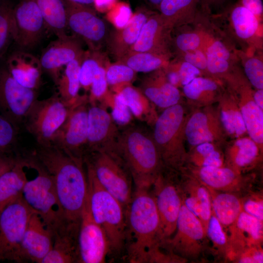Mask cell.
I'll use <instances>...</instances> for the list:
<instances>
[{"instance_id":"cb8c5ba5","label":"cell","mask_w":263,"mask_h":263,"mask_svg":"<svg viewBox=\"0 0 263 263\" xmlns=\"http://www.w3.org/2000/svg\"><path fill=\"white\" fill-rule=\"evenodd\" d=\"M179 185L184 204L201 221L206 230L212 213L211 200L207 188L185 172H180Z\"/></svg>"},{"instance_id":"52a82bcc","label":"cell","mask_w":263,"mask_h":263,"mask_svg":"<svg viewBox=\"0 0 263 263\" xmlns=\"http://www.w3.org/2000/svg\"><path fill=\"white\" fill-rule=\"evenodd\" d=\"M25 157L28 167L34 169L37 175L34 179L27 180L23 188L22 196L53 233L63 225L53 178L31 153H25Z\"/></svg>"},{"instance_id":"f35d334b","label":"cell","mask_w":263,"mask_h":263,"mask_svg":"<svg viewBox=\"0 0 263 263\" xmlns=\"http://www.w3.org/2000/svg\"><path fill=\"white\" fill-rule=\"evenodd\" d=\"M187 164L198 167L225 166V155L217 144L212 143H204L192 147L188 152Z\"/></svg>"},{"instance_id":"d590c367","label":"cell","mask_w":263,"mask_h":263,"mask_svg":"<svg viewBox=\"0 0 263 263\" xmlns=\"http://www.w3.org/2000/svg\"><path fill=\"white\" fill-rule=\"evenodd\" d=\"M124 101L129 108L132 115L140 120L153 125L158 115L153 105L140 90L127 85L119 91Z\"/></svg>"},{"instance_id":"7bdbcfd3","label":"cell","mask_w":263,"mask_h":263,"mask_svg":"<svg viewBox=\"0 0 263 263\" xmlns=\"http://www.w3.org/2000/svg\"><path fill=\"white\" fill-rule=\"evenodd\" d=\"M136 73L126 64L117 61L108 64L106 68L107 81L114 93L131 84L136 78Z\"/></svg>"},{"instance_id":"277c9868","label":"cell","mask_w":263,"mask_h":263,"mask_svg":"<svg viewBox=\"0 0 263 263\" xmlns=\"http://www.w3.org/2000/svg\"><path fill=\"white\" fill-rule=\"evenodd\" d=\"M87 181V204L94 221L108 240L109 256L116 258L125 252L126 210L122 204L99 184L93 171L85 166Z\"/></svg>"},{"instance_id":"30bf717a","label":"cell","mask_w":263,"mask_h":263,"mask_svg":"<svg viewBox=\"0 0 263 263\" xmlns=\"http://www.w3.org/2000/svg\"><path fill=\"white\" fill-rule=\"evenodd\" d=\"M176 173L164 168L151 186L165 244L175 233L183 203L179 180L175 176Z\"/></svg>"},{"instance_id":"1f68e13d","label":"cell","mask_w":263,"mask_h":263,"mask_svg":"<svg viewBox=\"0 0 263 263\" xmlns=\"http://www.w3.org/2000/svg\"><path fill=\"white\" fill-rule=\"evenodd\" d=\"M211 200L212 212L225 228H228L243 210L242 198L238 193L207 188Z\"/></svg>"},{"instance_id":"7a4b0ae2","label":"cell","mask_w":263,"mask_h":263,"mask_svg":"<svg viewBox=\"0 0 263 263\" xmlns=\"http://www.w3.org/2000/svg\"><path fill=\"white\" fill-rule=\"evenodd\" d=\"M31 153L53 178L64 224L79 227L88 193L83 161L71 156L52 143L37 144Z\"/></svg>"},{"instance_id":"7dc6e473","label":"cell","mask_w":263,"mask_h":263,"mask_svg":"<svg viewBox=\"0 0 263 263\" xmlns=\"http://www.w3.org/2000/svg\"><path fill=\"white\" fill-rule=\"evenodd\" d=\"M111 115L117 125L125 127L130 125L132 114L119 93H114Z\"/></svg>"},{"instance_id":"e0dca14e","label":"cell","mask_w":263,"mask_h":263,"mask_svg":"<svg viewBox=\"0 0 263 263\" xmlns=\"http://www.w3.org/2000/svg\"><path fill=\"white\" fill-rule=\"evenodd\" d=\"M185 134L192 147L204 143H222L227 135L217 108L212 105L199 107L188 116Z\"/></svg>"},{"instance_id":"d4e9b609","label":"cell","mask_w":263,"mask_h":263,"mask_svg":"<svg viewBox=\"0 0 263 263\" xmlns=\"http://www.w3.org/2000/svg\"><path fill=\"white\" fill-rule=\"evenodd\" d=\"M5 65L12 77L22 86L37 90L39 87L43 72L39 58L19 50L8 56Z\"/></svg>"},{"instance_id":"5bb4252c","label":"cell","mask_w":263,"mask_h":263,"mask_svg":"<svg viewBox=\"0 0 263 263\" xmlns=\"http://www.w3.org/2000/svg\"><path fill=\"white\" fill-rule=\"evenodd\" d=\"M37 91L25 88L0 65V113L19 129L38 100Z\"/></svg>"},{"instance_id":"5b68a950","label":"cell","mask_w":263,"mask_h":263,"mask_svg":"<svg viewBox=\"0 0 263 263\" xmlns=\"http://www.w3.org/2000/svg\"><path fill=\"white\" fill-rule=\"evenodd\" d=\"M188 116L181 103L164 109L152 134L164 168L180 172L187 163L185 128Z\"/></svg>"},{"instance_id":"816d5d0a","label":"cell","mask_w":263,"mask_h":263,"mask_svg":"<svg viewBox=\"0 0 263 263\" xmlns=\"http://www.w3.org/2000/svg\"><path fill=\"white\" fill-rule=\"evenodd\" d=\"M235 261L242 263H262L263 253L261 245L246 248L234 257Z\"/></svg>"},{"instance_id":"be15d7a7","label":"cell","mask_w":263,"mask_h":263,"mask_svg":"<svg viewBox=\"0 0 263 263\" xmlns=\"http://www.w3.org/2000/svg\"><path fill=\"white\" fill-rule=\"evenodd\" d=\"M207 1H208L209 2H211V1H215L216 0H206Z\"/></svg>"},{"instance_id":"83f0119b","label":"cell","mask_w":263,"mask_h":263,"mask_svg":"<svg viewBox=\"0 0 263 263\" xmlns=\"http://www.w3.org/2000/svg\"><path fill=\"white\" fill-rule=\"evenodd\" d=\"M263 151L249 136L237 138L227 147L225 155V166L242 174L254 166Z\"/></svg>"},{"instance_id":"e575fe53","label":"cell","mask_w":263,"mask_h":263,"mask_svg":"<svg viewBox=\"0 0 263 263\" xmlns=\"http://www.w3.org/2000/svg\"><path fill=\"white\" fill-rule=\"evenodd\" d=\"M84 55L65 66L56 84L58 90L57 94L70 107L76 103L82 97V95L79 94L81 88L79 70Z\"/></svg>"},{"instance_id":"6da1fadb","label":"cell","mask_w":263,"mask_h":263,"mask_svg":"<svg viewBox=\"0 0 263 263\" xmlns=\"http://www.w3.org/2000/svg\"><path fill=\"white\" fill-rule=\"evenodd\" d=\"M125 252L132 263H171L177 257L165 253L159 217L150 188H135L126 210Z\"/></svg>"},{"instance_id":"f1b7e54d","label":"cell","mask_w":263,"mask_h":263,"mask_svg":"<svg viewBox=\"0 0 263 263\" xmlns=\"http://www.w3.org/2000/svg\"><path fill=\"white\" fill-rule=\"evenodd\" d=\"M168 29L159 14H151L130 52L167 53L165 31Z\"/></svg>"},{"instance_id":"ac0fdd59","label":"cell","mask_w":263,"mask_h":263,"mask_svg":"<svg viewBox=\"0 0 263 263\" xmlns=\"http://www.w3.org/2000/svg\"><path fill=\"white\" fill-rule=\"evenodd\" d=\"M85 50L81 40L75 36L57 38L43 51L39 60L43 72L46 73L56 84L62 68L82 56Z\"/></svg>"},{"instance_id":"f5cc1de1","label":"cell","mask_w":263,"mask_h":263,"mask_svg":"<svg viewBox=\"0 0 263 263\" xmlns=\"http://www.w3.org/2000/svg\"><path fill=\"white\" fill-rule=\"evenodd\" d=\"M205 54L207 60V70L210 74L221 75L228 72L230 68L228 60L209 53H205Z\"/></svg>"},{"instance_id":"ab89813d","label":"cell","mask_w":263,"mask_h":263,"mask_svg":"<svg viewBox=\"0 0 263 263\" xmlns=\"http://www.w3.org/2000/svg\"><path fill=\"white\" fill-rule=\"evenodd\" d=\"M198 0H163L157 9L165 26L169 28L177 21L193 11Z\"/></svg>"},{"instance_id":"3957f363","label":"cell","mask_w":263,"mask_h":263,"mask_svg":"<svg viewBox=\"0 0 263 263\" xmlns=\"http://www.w3.org/2000/svg\"><path fill=\"white\" fill-rule=\"evenodd\" d=\"M113 151L128 169L135 188H150L164 169L152 135L143 128L129 125L120 130Z\"/></svg>"},{"instance_id":"94428289","label":"cell","mask_w":263,"mask_h":263,"mask_svg":"<svg viewBox=\"0 0 263 263\" xmlns=\"http://www.w3.org/2000/svg\"><path fill=\"white\" fill-rule=\"evenodd\" d=\"M70 2L94 8L96 0H67Z\"/></svg>"},{"instance_id":"4316f807","label":"cell","mask_w":263,"mask_h":263,"mask_svg":"<svg viewBox=\"0 0 263 263\" xmlns=\"http://www.w3.org/2000/svg\"><path fill=\"white\" fill-rule=\"evenodd\" d=\"M145 77L139 88L155 106L166 109L180 103V92L177 87L169 83L163 71L160 69Z\"/></svg>"},{"instance_id":"f907efd6","label":"cell","mask_w":263,"mask_h":263,"mask_svg":"<svg viewBox=\"0 0 263 263\" xmlns=\"http://www.w3.org/2000/svg\"><path fill=\"white\" fill-rule=\"evenodd\" d=\"M201 43V40L199 35L193 32L179 34L175 40L176 47L185 53L198 49Z\"/></svg>"},{"instance_id":"11a10c76","label":"cell","mask_w":263,"mask_h":263,"mask_svg":"<svg viewBox=\"0 0 263 263\" xmlns=\"http://www.w3.org/2000/svg\"><path fill=\"white\" fill-rule=\"evenodd\" d=\"M184 59L185 61L190 63L200 71L207 70L206 55L205 53L198 49L186 52Z\"/></svg>"},{"instance_id":"44dd1931","label":"cell","mask_w":263,"mask_h":263,"mask_svg":"<svg viewBox=\"0 0 263 263\" xmlns=\"http://www.w3.org/2000/svg\"><path fill=\"white\" fill-rule=\"evenodd\" d=\"M53 236L37 212L31 216L21 244L22 263H41L52 249Z\"/></svg>"},{"instance_id":"8d00e7d4","label":"cell","mask_w":263,"mask_h":263,"mask_svg":"<svg viewBox=\"0 0 263 263\" xmlns=\"http://www.w3.org/2000/svg\"><path fill=\"white\" fill-rule=\"evenodd\" d=\"M46 29L57 38L67 35L66 9L64 0H36Z\"/></svg>"},{"instance_id":"b9f144b4","label":"cell","mask_w":263,"mask_h":263,"mask_svg":"<svg viewBox=\"0 0 263 263\" xmlns=\"http://www.w3.org/2000/svg\"><path fill=\"white\" fill-rule=\"evenodd\" d=\"M100 50L85 51L80 64L79 80L80 86L89 91L93 78L99 67L105 63L103 55Z\"/></svg>"},{"instance_id":"60d3db41","label":"cell","mask_w":263,"mask_h":263,"mask_svg":"<svg viewBox=\"0 0 263 263\" xmlns=\"http://www.w3.org/2000/svg\"><path fill=\"white\" fill-rule=\"evenodd\" d=\"M231 19L237 36L242 39L251 38L258 29L259 22L257 17L241 5L233 9Z\"/></svg>"},{"instance_id":"6125c7cd","label":"cell","mask_w":263,"mask_h":263,"mask_svg":"<svg viewBox=\"0 0 263 263\" xmlns=\"http://www.w3.org/2000/svg\"><path fill=\"white\" fill-rule=\"evenodd\" d=\"M150 6L157 9L159 5L163 0H145Z\"/></svg>"},{"instance_id":"681fc988","label":"cell","mask_w":263,"mask_h":263,"mask_svg":"<svg viewBox=\"0 0 263 263\" xmlns=\"http://www.w3.org/2000/svg\"><path fill=\"white\" fill-rule=\"evenodd\" d=\"M243 210L263 221V201L261 195L252 194L242 199Z\"/></svg>"},{"instance_id":"680465c9","label":"cell","mask_w":263,"mask_h":263,"mask_svg":"<svg viewBox=\"0 0 263 263\" xmlns=\"http://www.w3.org/2000/svg\"><path fill=\"white\" fill-rule=\"evenodd\" d=\"M19 154L11 156L0 153V176L14 164Z\"/></svg>"},{"instance_id":"9c48e42d","label":"cell","mask_w":263,"mask_h":263,"mask_svg":"<svg viewBox=\"0 0 263 263\" xmlns=\"http://www.w3.org/2000/svg\"><path fill=\"white\" fill-rule=\"evenodd\" d=\"M71 108L57 94L35 102L27 114L24 124L28 132L35 138L37 144H51L55 134L66 120Z\"/></svg>"},{"instance_id":"7402d4cb","label":"cell","mask_w":263,"mask_h":263,"mask_svg":"<svg viewBox=\"0 0 263 263\" xmlns=\"http://www.w3.org/2000/svg\"><path fill=\"white\" fill-rule=\"evenodd\" d=\"M235 90L233 94L244 119L249 136L263 149V110L255 102L253 91L241 79H229Z\"/></svg>"},{"instance_id":"ba28073f","label":"cell","mask_w":263,"mask_h":263,"mask_svg":"<svg viewBox=\"0 0 263 263\" xmlns=\"http://www.w3.org/2000/svg\"><path fill=\"white\" fill-rule=\"evenodd\" d=\"M36 212L26 203L22 195L12 201L1 212L0 262L22 263V238L31 215Z\"/></svg>"},{"instance_id":"603a6c76","label":"cell","mask_w":263,"mask_h":263,"mask_svg":"<svg viewBox=\"0 0 263 263\" xmlns=\"http://www.w3.org/2000/svg\"><path fill=\"white\" fill-rule=\"evenodd\" d=\"M263 221L242 210L235 222L228 228L229 250L226 258L233 260L244 249L261 245Z\"/></svg>"},{"instance_id":"4dcf8cb0","label":"cell","mask_w":263,"mask_h":263,"mask_svg":"<svg viewBox=\"0 0 263 263\" xmlns=\"http://www.w3.org/2000/svg\"><path fill=\"white\" fill-rule=\"evenodd\" d=\"M78 230L64 228L54 233L52 249L41 263H77Z\"/></svg>"},{"instance_id":"9a60e30c","label":"cell","mask_w":263,"mask_h":263,"mask_svg":"<svg viewBox=\"0 0 263 263\" xmlns=\"http://www.w3.org/2000/svg\"><path fill=\"white\" fill-rule=\"evenodd\" d=\"M12 28L13 41L21 50L40 41L46 27L36 0H20L14 7Z\"/></svg>"},{"instance_id":"ee69618b","label":"cell","mask_w":263,"mask_h":263,"mask_svg":"<svg viewBox=\"0 0 263 263\" xmlns=\"http://www.w3.org/2000/svg\"><path fill=\"white\" fill-rule=\"evenodd\" d=\"M9 0H0V61L13 39L12 14L14 9Z\"/></svg>"},{"instance_id":"74e56055","label":"cell","mask_w":263,"mask_h":263,"mask_svg":"<svg viewBox=\"0 0 263 263\" xmlns=\"http://www.w3.org/2000/svg\"><path fill=\"white\" fill-rule=\"evenodd\" d=\"M167 53L130 52L117 60L136 73H150L164 68L168 64Z\"/></svg>"},{"instance_id":"f546056e","label":"cell","mask_w":263,"mask_h":263,"mask_svg":"<svg viewBox=\"0 0 263 263\" xmlns=\"http://www.w3.org/2000/svg\"><path fill=\"white\" fill-rule=\"evenodd\" d=\"M25 158L20 153L14 164L0 176V213L12 201L22 195L27 181L24 168Z\"/></svg>"},{"instance_id":"7c38bea8","label":"cell","mask_w":263,"mask_h":263,"mask_svg":"<svg viewBox=\"0 0 263 263\" xmlns=\"http://www.w3.org/2000/svg\"><path fill=\"white\" fill-rule=\"evenodd\" d=\"M67 25L73 35L83 40L89 50H100L110 33L108 25L94 8L64 0Z\"/></svg>"},{"instance_id":"9f6ffc18","label":"cell","mask_w":263,"mask_h":263,"mask_svg":"<svg viewBox=\"0 0 263 263\" xmlns=\"http://www.w3.org/2000/svg\"><path fill=\"white\" fill-rule=\"evenodd\" d=\"M206 53L211 54L228 61L231 57L230 52L225 45L219 40L213 41L207 47Z\"/></svg>"},{"instance_id":"f6af8a7d","label":"cell","mask_w":263,"mask_h":263,"mask_svg":"<svg viewBox=\"0 0 263 263\" xmlns=\"http://www.w3.org/2000/svg\"><path fill=\"white\" fill-rule=\"evenodd\" d=\"M17 128L11 122L0 113V153L15 156L18 141Z\"/></svg>"},{"instance_id":"ffe728a7","label":"cell","mask_w":263,"mask_h":263,"mask_svg":"<svg viewBox=\"0 0 263 263\" xmlns=\"http://www.w3.org/2000/svg\"><path fill=\"white\" fill-rule=\"evenodd\" d=\"M180 172L195 178L207 188L215 190L239 193L248 187L242 174L226 166L198 167L186 165Z\"/></svg>"},{"instance_id":"2e32d148","label":"cell","mask_w":263,"mask_h":263,"mask_svg":"<svg viewBox=\"0 0 263 263\" xmlns=\"http://www.w3.org/2000/svg\"><path fill=\"white\" fill-rule=\"evenodd\" d=\"M77 251V263H103L110 253L107 237L102 227L93 218L87 202L79 227Z\"/></svg>"},{"instance_id":"484cf974","label":"cell","mask_w":263,"mask_h":263,"mask_svg":"<svg viewBox=\"0 0 263 263\" xmlns=\"http://www.w3.org/2000/svg\"><path fill=\"white\" fill-rule=\"evenodd\" d=\"M150 15L145 10H139L123 27L110 32L106 45L117 61L130 52Z\"/></svg>"},{"instance_id":"d6a6232c","label":"cell","mask_w":263,"mask_h":263,"mask_svg":"<svg viewBox=\"0 0 263 263\" xmlns=\"http://www.w3.org/2000/svg\"><path fill=\"white\" fill-rule=\"evenodd\" d=\"M218 103L217 109L220 120L227 135L235 139L247 133L234 95L222 94Z\"/></svg>"},{"instance_id":"91938a15","label":"cell","mask_w":263,"mask_h":263,"mask_svg":"<svg viewBox=\"0 0 263 263\" xmlns=\"http://www.w3.org/2000/svg\"><path fill=\"white\" fill-rule=\"evenodd\" d=\"M253 97L256 104L263 110V89H257L253 92Z\"/></svg>"},{"instance_id":"bcb514c9","label":"cell","mask_w":263,"mask_h":263,"mask_svg":"<svg viewBox=\"0 0 263 263\" xmlns=\"http://www.w3.org/2000/svg\"><path fill=\"white\" fill-rule=\"evenodd\" d=\"M206 232L207 238L212 243L213 248L218 253L226 257L229 250L227 235L212 212Z\"/></svg>"},{"instance_id":"4fadbf2b","label":"cell","mask_w":263,"mask_h":263,"mask_svg":"<svg viewBox=\"0 0 263 263\" xmlns=\"http://www.w3.org/2000/svg\"><path fill=\"white\" fill-rule=\"evenodd\" d=\"M89 105L88 96L82 95L72 107L66 120L51 143L71 156L83 161L87 143Z\"/></svg>"},{"instance_id":"d6986e66","label":"cell","mask_w":263,"mask_h":263,"mask_svg":"<svg viewBox=\"0 0 263 263\" xmlns=\"http://www.w3.org/2000/svg\"><path fill=\"white\" fill-rule=\"evenodd\" d=\"M119 130L106 107L100 104H89L85 152L97 149L113 150Z\"/></svg>"},{"instance_id":"8992f818","label":"cell","mask_w":263,"mask_h":263,"mask_svg":"<svg viewBox=\"0 0 263 263\" xmlns=\"http://www.w3.org/2000/svg\"><path fill=\"white\" fill-rule=\"evenodd\" d=\"M83 162L85 166L93 171L101 186L114 197L126 210L132 199L133 182L121 158L113 151L97 149L86 151Z\"/></svg>"},{"instance_id":"836d02e7","label":"cell","mask_w":263,"mask_h":263,"mask_svg":"<svg viewBox=\"0 0 263 263\" xmlns=\"http://www.w3.org/2000/svg\"><path fill=\"white\" fill-rule=\"evenodd\" d=\"M183 91L192 104L199 107L212 105L218 102L222 94L216 81L200 76L183 86Z\"/></svg>"},{"instance_id":"db71d44e","label":"cell","mask_w":263,"mask_h":263,"mask_svg":"<svg viewBox=\"0 0 263 263\" xmlns=\"http://www.w3.org/2000/svg\"><path fill=\"white\" fill-rule=\"evenodd\" d=\"M179 73L181 85L183 86L192 81L196 77L199 76L201 71L190 63L183 61L179 67H176Z\"/></svg>"},{"instance_id":"c3c4849f","label":"cell","mask_w":263,"mask_h":263,"mask_svg":"<svg viewBox=\"0 0 263 263\" xmlns=\"http://www.w3.org/2000/svg\"><path fill=\"white\" fill-rule=\"evenodd\" d=\"M245 75L256 89H263V63L257 57L249 58L244 64Z\"/></svg>"},{"instance_id":"8fae6325","label":"cell","mask_w":263,"mask_h":263,"mask_svg":"<svg viewBox=\"0 0 263 263\" xmlns=\"http://www.w3.org/2000/svg\"><path fill=\"white\" fill-rule=\"evenodd\" d=\"M175 232L165 246L182 260L196 259L205 249L207 236L202 223L183 203Z\"/></svg>"},{"instance_id":"6f0895ef","label":"cell","mask_w":263,"mask_h":263,"mask_svg":"<svg viewBox=\"0 0 263 263\" xmlns=\"http://www.w3.org/2000/svg\"><path fill=\"white\" fill-rule=\"evenodd\" d=\"M241 5L256 17L263 15V5L262 0H241Z\"/></svg>"}]
</instances>
